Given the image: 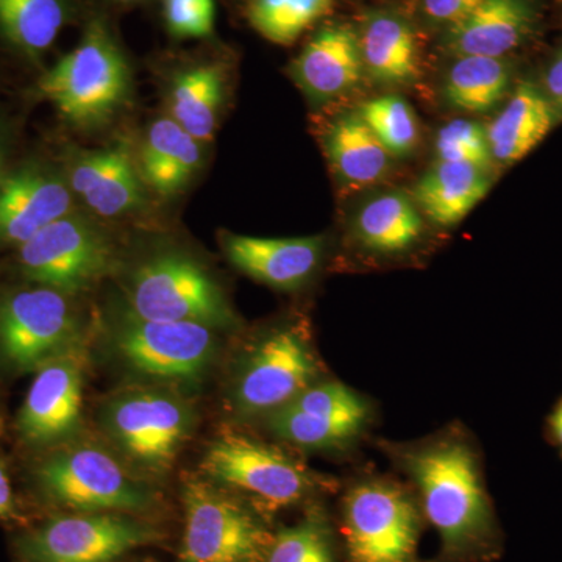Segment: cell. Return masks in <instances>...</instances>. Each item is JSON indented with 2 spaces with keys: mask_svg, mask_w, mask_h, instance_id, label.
I'll return each mask as SVG.
<instances>
[{
  "mask_svg": "<svg viewBox=\"0 0 562 562\" xmlns=\"http://www.w3.org/2000/svg\"><path fill=\"white\" fill-rule=\"evenodd\" d=\"M268 562H336L324 513L310 509L301 522L273 536Z\"/></svg>",
  "mask_w": 562,
  "mask_h": 562,
  "instance_id": "32",
  "label": "cell"
},
{
  "mask_svg": "<svg viewBox=\"0 0 562 562\" xmlns=\"http://www.w3.org/2000/svg\"><path fill=\"white\" fill-rule=\"evenodd\" d=\"M325 150L336 176L357 187L382 180L391 168L392 155L358 113L333 122L325 136Z\"/></svg>",
  "mask_w": 562,
  "mask_h": 562,
  "instance_id": "25",
  "label": "cell"
},
{
  "mask_svg": "<svg viewBox=\"0 0 562 562\" xmlns=\"http://www.w3.org/2000/svg\"><path fill=\"white\" fill-rule=\"evenodd\" d=\"M419 512L397 484L371 480L344 501V536L351 562H414Z\"/></svg>",
  "mask_w": 562,
  "mask_h": 562,
  "instance_id": "6",
  "label": "cell"
},
{
  "mask_svg": "<svg viewBox=\"0 0 562 562\" xmlns=\"http://www.w3.org/2000/svg\"><path fill=\"white\" fill-rule=\"evenodd\" d=\"M319 375V362L301 333H269L247 355L235 386L236 409L244 416L273 413L294 401Z\"/></svg>",
  "mask_w": 562,
  "mask_h": 562,
  "instance_id": "10",
  "label": "cell"
},
{
  "mask_svg": "<svg viewBox=\"0 0 562 562\" xmlns=\"http://www.w3.org/2000/svg\"><path fill=\"white\" fill-rule=\"evenodd\" d=\"M335 0H250L249 21L262 38L288 46L327 16Z\"/></svg>",
  "mask_w": 562,
  "mask_h": 562,
  "instance_id": "30",
  "label": "cell"
},
{
  "mask_svg": "<svg viewBox=\"0 0 562 562\" xmlns=\"http://www.w3.org/2000/svg\"><path fill=\"white\" fill-rule=\"evenodd\" d=\"M202 471L213 482L249 495L269 512L295 505L321 486L319 476L290 454L236 432L211 443Z\"/></svg>",
  "mask_w": 562,
  "mask_h": 562,
  "instance_id": "4",
  "label": "cell"
},
{
  "mask_svg": "<svg viewBox=\"0 0 562 562\" xmlns=\"http://www.w3.org/2000/svg\"><path fill=\"white\" fill-rule=\"evenodd\" d=\"M554 124L553 103L531 83L520 85L486 131L492 158L503 165L522 160Z\"/></svg>",
  "mask_w": 562,
  "mask_h": 562,
  "instance_id": "22",
  "label": "cell"
},
{
  "mask_svg": "<svg viewBox=\"0 0 562 562\" xmlns=\"http://www.w3.org/2000/svg\"><path fill=\"white\" fill-rule=\"evenodd\" d=\"M360 36L362 65L382 83H412L419 77V44L408 22L391 13H375Z\"/></svg>",
  "mask_w": 562,
  "mask_h": 562,
  "instance_id": "24",
  "label": "cell"
},
{
  "mask_svg": "<svg viewBox=\"0 0 562 562\" xmlns=\"http://www.w3.org/2000/svg\"><path fill=\"white\" fill-rule=\"evenodd\" d=\"M68 183L102 217L132 213L144 199V181L125 143L80 154L70 165Z\"/></svg>",
  "mask_w": 562,
  "mask_h": 562,
  "instance_id": "18",
  "label": "cell"
},
{
  "mask_svg": "<svg viewBox=\"0 0 562 562\" xmlns=\"http://www.w3.org/2000/svg\"><path fill=\"white\" fill-rule=\"evenodd\" d=\"M106 430L131 460L150 472L171 468L187 442L192 414L173 395L157 391L122 394L103 414Z\"/></svg>",
  "mask_w": 562,
  "mask_h": 562,
  "instance_id": "9",
  "label": "cell"
},
{
  "mask_svg": "<svg viewBox=\"0 0 562 562\" xmlns=\"http://www.w3.org/2000/svg\"><path fill=\"white\" fill-rule=\"evenodd\" d=\"M114 346L133 371L158 380L194 382L209 368L216 336L198 322H127L114 336Z\"/></svg>",
  "mask_w": 562,
  "mask_h": 562,
  "instance_id": "11",
  "label": "cell"
},
{
  "mask_svg": "<svg viewBox=\"0 0 562 562\" xmlns=\"http://www.w3.org/2000/svg\"><path fill=\"white\" fill-rule=\"evenodd\" d=\"M402 468L419 487L425 514L449 553H465L492 530L490 501L472 447L442 438L402 450Z\"/></svg>",
  "mask_w": 562,
  "mask_h": 562,
  "instance_id": "1",
  "label": "cell"
},
{
  "mask_svg": "<svg viewBox=\"0 0 562 562\" xmlns=\"http://www.w3.org/2000/svg\"><path fill=\"white\" fill-rule=\"evenodd\" d=\"M133 319L198 322L227 327L235 322L220 284L191 258L169 254L140 266L131 290Z\"/></svg>",
  "mask_w": 562,
  "mask_h": 562,
  "instance_id": "5",
  "label": "cell"
},
{
  "mask_svg": "<svg viewBox=\"0 0 562 562\" xmlns=\"http://www.w3.org/2000/svg\"><path fill=\"white\" fill-rule=\"evenodd\" d=\"M435 150L439 161L464 162L486 172L494 161L487 132L475 121L454 120L443 125Z\"/></svg>",
  "mask_w": 562,
  "mask_h": 562,
  "instance_id": "33",
  "label": "cell"
},
{
  "mask_svg": "<svg viewBox=\"0 0 562 562\" xmlns=\"http://www.w3.org/2000/svg\"><path fill=\"white\" fill-rule=\"evenodd\" d=\"M76 331L66 294L50 288L16 292L0 308V350L24 371L74 349Z\"/></svg>",
  "mask_w": 562,
  "mask_h": 562,
  "instance_id": "12",
  "label": "cell"
},
{
  "mask_svg": "<svg viewBox=\"0 0 562 562\" xmlns=\"http://www.w3.org/2000/svg\"><path fill=\"white\" fill-rule=\"evenodd\" d=\"M530 24L525 0H486L449 27L446 46L454 57L502 58L519 46Z\"/></svg>",
  "mask_w": 562,
  "mask_h": 562,
  "instance_id": "20",
  "label": "cell"
},
{
  "mask_svg": "<svg viewBox=\"0 0 562 562\" xmlns=\"http://www.w3.org/2000/svg\"><path fill=\"white\" fill-rule=\"evenodd\" d=\"M27 279L63 294L87 291L105 279L114 266V250L94 224L69 213L20 246Z\"/></svg>",
  "mask_w": 562,
  "mask_h": 562,
  "instance_id": "7",
  "label": "cell"
},
{
  "mask_svg": "<svg viewBox=\"0 0 562 562\" xmlns=\"http://www.w3.org/2000/svg\"><path fill=\"white\" fill-rule=\"evenodd\" d=\"M483 2L486 0H422V11L431 22L452 27Z\"/></svg>",
  "mask_w": 562,
  "mask_h": 562,
  "instance_id": "35",
  "label": "cell"
},
{
  "mask_svg": "<svg viewBox=\"0 0 562 562\" xmlns=\"http://www.w3.org/2000/svg\"><path fill=\"white\" fill-rule=\"evenodd\" d=\"M40 88L63 117L92 127L109 121L127 101L131 66L105 22L95 20L76 49L47 70Z\"/></svg>",
  "mask_w": 562,
  "mask_h": 562,
  "instance_id": "2",
  "label": "cell"
},
{
  "mask_svg": "<svg viewBox=\"0 0 562 562\" xmlns=\"http://www.w3.org/2000/svg\"><path fill=\"white\" fill-rule=\"evenodd\" d=\"M203 161L202 143L192 138L171 117L150 125L139 149L140 179L162 198L184 190Z\"/></svg>",
  "mask_w": 562,
  "mask_h": 562,
  "instance_id": "21",
  "label": "cell"
},
{
  "mask_svg": "<svg viewBox=\"0 0 562 562\" xmlns=\"http://www.w3.org/2000/svg\"><path fill=\"white\" fill-rule=\"evenodd\" d=\"M83 358L70 349L41 366L20 413L21 435L29 442L60 441L76 430L83 391Z\"/></svg>",
  "mask_w": 562,
  "mask_h": 562,
  "instance_id": "15",
  "label": "cell"
},
{
  "mask_svg": "<svg viewBox=\"0 0 562 562\" xmlns=\"http://www.w3.org/2000/svg\"><path fill=\"white\" fill-rule=\"evenodd\" d=\"M486 173L464 162L439 161L416 184V205L439 227H453L490 192Z\"/></svg>",
  "mask_w": 562,
  "mask_h": 562,
  "instance_id": "23",
  "label": "cell"
},
{
  "mask_svg": "<svg viewBox=\"0 0 562 562\" xmlns=\"http://www.w3.org/2000/svg\"><path fill=\"white\" fill-rule=\"evenodd\" d=\"M38 479L52 498L79 512H140L154 503L146 484L99 447L55 454L41 465Z\"/></svg>",
  "mask_w": 562,
  "mask_h": 562,
  "instance_id": "8",
  "label": "cell"
},
{
  "mask_svg": "<svg viewBox=\"0 0 562 562\" xmlns=\"http://www.w3.org/2000/svg\"><path fill=\"white\" fill-rule=\"evenodd\" d=\"M13 491L7 472L0 464V517H9L13 514Z\"/></svg>",
  "mask_w": 562,
  "mask_h": 562,
  "instance_id": "37",
  "label": "cell"
},
{
  "mask_svg": "<svg viewBox=\"0 0 562 562\" xmlns=\"http://www.w3.org/2000/svg\"><path fill=\"white\" fill-rule=\"evenodd\" d=\"M180 562H268L273 536L238 498L203 480L183 486Z\"/></svg>",
  "mask_w": 562,
  "mask_h": 562,
  "instance_id": "3",
  "label": "cell"
},
{
  "mask_svg": "<svg viewBox=\"0 0 562 562\" xmlns=\"http://www.w3.org/2000/svg\"><path fill=\"white\" fill-rule=\"evenodd\" d=\"M358 114L392 157H402L416 147L419 124L416 113L402 95H380L362 103Z\"/></svg>",
  "mask_w": 562,
  "mask_h": 562,
  "instance_id": "31",
  "label": "cell"
},
{
  "mask_svg": "<svg viewBox=\"0 0 562 562\" xmlns=\"http://www.w3.org/2000/svg\"><path fill=\"white\" fill-rule=\"evenodd\" d=\"M68 0H0V31L13 46L38 57L68 21Z\"/></svg>",
  "mask_w": 562,
  "mask_h": 562,
  "instance_id": "28",
  "label": "cell"
},
{
  "mask_svg": "<svg viewBox=\"0 0 562 562\" xmlns=\"http://www.w3.org/2000/svg\"><path fill=\"white\" fill-rule=\"evenodd\" d=\"M546 87L553 101L562 105V55L550 66L546 76Z\"/></svg>",
  "mask_w": 562,
  "mask_h": 562,
  "instance_id": "36",
  "label": "cell"
},
{
  "mask_svg": "<svg viewBox=\"0 0 562 562\" xmlns=\"http://www.w3.org/2000/svg\"><path fill=\"white\" fill-rule=\"evenodd\" d=\"M0 172H2V144H0Z\"/></svg>",
  "mask_w": 562,
  "mask_h": 562,
  "instance_id": "39",
  "label": "cell"
},
{
  "mask_svg": "<svg viewBox=\"0 0 562 562\" xmlns=\"http://www.w3.org/2000/svg\"><path fill=\"white\" fill-rule=\"evenodd\" d=\"M224 98V76L214 65L195 66L179 74L169 94L171 120L199 143L213 138Z\"/></svg>",
  "mask_w": 562,
  "mask_h": 562,
  "instance_id": "27",
  "label": "cell"
},
{
  "mask_svg": "<svg viewBox=\"0 0 562 562\" xmlns=\"http://www.w3.org/2000/svg\"><path fill=\"white\" fill-rule=\"evenodd\" d=\"M362 70L360 36L341 24L321 29L291 65L292 79L316 102L331 101L353 90Z\"/></svg>",
  "mask_w": 562,
  "mask_h": 562,
  "instance_id": "19",
  "label": "cell"
},
{
  "mask_svg": "<svg viewBox=\"0 0 562 562\" xmlns=\"http://www.w3.org/2000/svg\"><path fill=\"white\" fill-rule=\"evenodd\" d=\"M369 409L346 384H312L269 417L279 438L305 449H333L353 441L368 424Z\"/></svg>",
  "mask_w": 562,
  "mask_h": 562,
  "instance_id": "14",
  "label": "cell"
},
{
  "mask_svg": "<svg viewBox=\"0 0 562 562\" xmlns=\"http://www.w3.org/2000/svg\"><path fill=\"white\" fill-rule=\"evenodd\" d=\"M225 255L235 268L276 290H295L319 268L325 241L322 236L305 238H257L224 235Z\"/></svg>",
  "mask_w": 562,
  "mask_h": 562,
  "instance_id": "17",
  "label": "cell"
},
{
  "mask_svg": "<svg viewBox=\"0 0 562 562\" xmlns=\"http://www.w3.org/2000/svg\"><path fill=\"white\" fill-rule=\"evenodd\" d=\"M416 205L403 192H386L366 202L358 211L355 231L366 249L397 255L419 241L424 221Z\"/></svg>",
  "mask_w": 562,
  "mask_h": 562,
  "instance_id": "26",
  "label": "cell"
},
{
  "mask_svg": "<svg viewBox=\"0 0 562 562\" xmlns=\"http://www.w3.org/2000/svg\"><path fill=\"white\" fill-rule=\"evenodd\" d=\"M166 27L177 38H206L214 31V0H162Z\"/></svg>",
  "mask_w": 562,
  "mask_h": 562,
  "instance_id": "34",
  "label": "cell"
},
{
  "mask_svg": "<svg viewBox=\"0 0 562 562\" xmlns=\"http://www.w3.org/2000/svg\"><path fill=\"white\" fill-rule=\"evenodd\" d=\"M552 428L554 436H557V439L560 441L562 447V402L558 405V408L554 409L552 416Z\"/></svg>",
  "mask_w": 562,
  "mask_h": 562,
  "instance_id": "38",
  "label": "cell"
},
{
  "mask_svg": "<svg viewBox=\"0 0 562 562\" xmlns=\"http://www.w3.org/2000/svg\"><path fill=\"white\" fill-rule=\"evenodd\" d=\"M157 539L147 525L109 514L57 517L22 542L32 562H113Z\"/></svg>",
  "mask_w": 562,
  "mask_h": 562,
  "instance_id": "13",
  "label": "cell"
},
{
  "mask_svg": "<svg viewBox=\"0 0 562 562\" xmlns=\"http://www.w3.org/2000/svg\"><path fill=\"white\" fill-rule=\"evenodd\" d=\"M117 2L128 3V2H138V0H117Z\"/></svg>",
  "mask_w": 562,
  "mask_h": 562,
  "instance_id": "40",
  "label": "cell"
},
{
  "mask_svg": "<svg viewBox=\"0 0 562 562\" xmlns=\"http://www.w3.org/2000/svg\"><path fill=\"white\" fill-rule=\"evenodd\" d=\"M508 66L502 58L457 57L443 83L447 102L468 113H486L505 98Z\"/></svg>",
  "mask_w": 562,
  "mask_h": 562,
  "instance_id": "29",
  "label": "cell"
},
{
  "mask_svg": "<svg viewBox=\"0 0 562 562\" xmlns=\"http://www.w3.org/2000/svg\"><path fill=\"white\" fill-rule=\"evenodd\" d=\"M69 183L57 172L27 166L0 181V241L24 244L72 213Z\"/></svg>",
  "mask_w": 562,
  "mask_h": 562,
  "instance_id": "16",
  "label": "cell"
}]
</instances>
